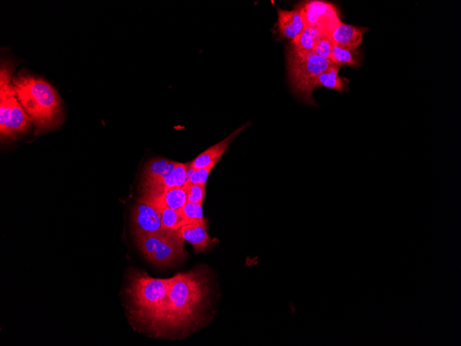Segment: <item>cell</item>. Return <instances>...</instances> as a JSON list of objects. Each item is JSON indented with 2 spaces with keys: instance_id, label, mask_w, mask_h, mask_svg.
<instances>
[{
  "instance_id": "obj_21",
  "label": "cell",
  "mask_w": 461,
  "mask_h": 346,
  "mask_svg": "<svg viewBox=\"0 0 461 346\" xmlns=\"http://www.w3.org/2000/svg\"><path fill=\"white\" fill-rule=\"evenodd\" d=\"M351 52L334 44L331 54V59L334 64L340 66L342 64L354 66L356 64V61Z\"/></svg>"
},
{
  "instance_id": "obj_17",
  "label": "cell",
  "mask_w": 461,
  "mask_h": 346,
  "mask_svg": "<svg viewBox=\"0 0 461 346\" xmlns=\"http://www.w3.org/2000/svg\"><path fill=\"white\" fill-rule=\"evenodd\" d=\"M163 229L179 230L183 226L188 224L179 211L161 207L157 209Z\"/></svg>"
},
{
  "instance_id": "obj_5",
  "label": "cell",
  "mask_w": 461,
  "mask_h": 346,
  "mask_svg": "<svg viewBox=\"0 0 461 346\" xmlns=\"http://www.w3.org/2000/svg\"><path fill=\"white\" fill-rule=\"evenodd\" d=\"M12 67L2 63L0 72V132L4 137H14L30 126L31 119L19 102L12 82Z\"/></svg>"
},
{
  "instance_id": "obj_2",
  "label": "cell",
  "mask_w": 461,
  "mask_h": 346,
  "mask_svg": "<svg viewBox=\"0 0 461 346\" xmlns=\"http://www.w3.org/2000/svg\"><path fill=\"white\" fill-rule=\"evenodd\" d=\"M170 281L171 278H155L137 271L126 289L133 319L157 337L164 336Z\"/></svg>"
},
{
  "instance_id": "obj_10",
  "label": "cell",
  "mask_w": 461,
  "mask_h": 346,
  "mask_svg": "<svg viewBox=\"0 0 461 346\" xmlns=\"http://www.w3.org/2000/svg\"><path fill=\"white\" fill-rule=\"evenodd\" d=\"M277 17L278 30L282 36L293 40L303 32L304 23L298 8L292 10L278 8Z\"/></svg>"
},
{
  "instance_id": "obj_8",
  "label": "cell",
  "mask_w": 461,
  "mask_h": 346,
  "mask_svg": "<svg viewBox=\"0 0 461 346\" xmlns=\"http://www.w3.org/2000/svg\"><path fill=\"white\" fill-rule=\"evenodd\" d=\"M131 220L132 230L135 236L154 233L163 230L157 209L141 198L133 208Z\"/></svg>"
},
{
  "instance_id": "obj_22",
  "label": "cell",
  "mask_w": 461,
  "mask_h": 346,
  "mask_svg": "<svg viewBox=\"0 0 461 346\" xmlns=\"http://www.w3.org/2000/svg\"><path fill=\"white\" fill-rule=\"evenodd\" d=\"M333 44L331 36L323 35L316 41L314 52L322 57L331 59Z\"/></svg>"
},
{
  "instance_id": "obj_20",
  "label": "cell",
  "mask_w": 461,
  "mask_h": 346,
  "mask_svg": "<svg viewBox=\"0 0 461 346\" xmlns=\"http://www.w3.org/2000/svg\"><path fill=\"white\" fill-rule=\"evenodd\" d=\"M184 187L186 190L188 202L202 204L206 193V185L185 183Z\"/></svg>"
},
{
  "instance_id": "obj_4",
  "label": "cell",
  "mask_w": 461,
  "mask_h": 346,
  "mask_svg": "<svg viewBox=\"0 0 461 346\" xmlns=\"http://www.w3.org/2000/svg\"><path fill=\"white\" fill-rule=\"evenodd\" d=\"M286 57L288 81L293 93L306 104L317 106L313 97L316 80L333 61L314 52L297 51L291 46L287 48Z\"/></svg>"
},
{
  "instance_id": "obj_15",
  "label": "cell",
  "mask_w": 461,
  "mask_h": 346,
  "mask_svg": "<svg viewBox=\"0 0 461 346\" xmlns=\"http://www.w3.org/2000/svg\"><path fill=\"white\" fill-rule=\"evenodd\" d=\"M182 238L190 242L196 252L203 251L211 245L212 240L206 231V225L192 223L179 229Z\"/></svg>"
},
{
  "instance_id": "obj_3",
  "label": "cell",
  "mask_w": 461,
  "mask_h": 346,
  "mask_svg": "<svg viewBox=\"0 0 461 346\" xmlns=\"http://www.w3.org/2000/svg\"><path fill=\"white\" fill-rule=\"evenodd\" d=\"M12 84L19 102L35 125L36 135L59 124L60 100L50 84L26 74L13 77Z\"/></svg>"
},
{
  "instance_id": "obj_23",
  "label": "cell",
  "mask_w": 461,
  "mask_h": 346,
  "mask_svg": "<svg viewBox=\"0 0 461 346\" xmlns=\"http://www.w3.org/2000/svg\"><path fill=\"white\" fill-rule=\"evenodd\" d=\"M219 160H215L209 165L199 169H196L190 176L186 183L199 184L206 185L208 175Z\"/></svg>"
},
{
  "instance_id": "obj_13",
  "label": "cell",
  "mask_w": 461,
  "mask_h": 346,
  "mask_svg": "<svg viewBox=\"0 0 461 346\" xmlns=\"http://www.w3.org/2000/svg\"><path fill=\"white\" fill-rule=\"evenodd\" d=\"M177 162L164 157H156L149 160L143 171V186L157 183L173 171Z\"/></svg>"
},
{
  "instance_id": "obj_18",
  "label": "cell",
  "mask_w": 461,
  "mask_h": 346,
  "mask_svg": "<svg viewBox=\"0 0 461 346\" xmlns=\"http://www.w3.org/2000/svg\"><path fill=\"white\" fill-rule=\"evenodd\" d=\"M179 212L188 224H207L203 215L202 204H193L187 202Z\"/></svg>"
},
{
  "instance_id": "obj_12",
  "label": "cell",
  "mask_w": 461,
  "mask_h": 346,
  "mask_svg": "<svg viewBox=\"0 0 461 346\" xmlns=\"http://www.w3.org/2000/svg\"><path fill=\"white\" fill-rule=\"evenodd\" d=\"M188 166V162H177L173 171L166 178L157 183L144 186L143 195L155 196L166 189L184 186L186 181V175Z\"/></svg>"
},
{
  "instance_id": "obj_11",
  "label": "cell",
  "mask_w": 461,
  "mask_h": 346,
  "mask_svg": "<svg viewBox=\"0 0 461 346\" xmlns=\"http://www.w3.org/2000/svg\"><path fill=\"white\" fill-rule=\"evenodd\" d=\"M141 198L151 203L157 209L166 207L177 211H180L187 202L184 186L166 189L155 196L142 195Z\"/></svg>"
},
{
  "instance_id": "obj_9",
  "label": "cell",
  "mask_w": 461,
  "mask_h": 346,
  "mask_svg": "<svg viewBox=\"0 0 461 346\" xmlns=\"http://www.w3.org/2000/svg\"><path fill=\"white\" fill-rule=\"evenodd\" d=\"M250 124L251 123L244 124L227 137L203 151L190 162V165L196 170L204 168L215 160H220L221 157L226 153L230 143Z\"/></svg>"
},
{
  "instance_id": "obj_14",
  "label": "cell",
  "mask_w": 461,
  "mask_h": 346,
  "mask_svg": "<svg viewBox=\"0 0 461 346\" xmlns=\"http://www.w3.org/2000/svg\"><path fill=\"white\" fill-rule=\"evenodd\" d=\"M364 32L361 28L341 23L333 31L331 37L335 45L353 51L361 44Z\"/></svg>"
},
{
  "instance_id": "obj_7",
  "label": "cell",
  "mask_w": 461,
  "mask_h": 346,
  "mask_svg": "<svg viewBox=\"0 0 461 346\" xmlns=\"http://www.w3.org/2000/svg\"><path fill=\"white\" fill-rule=\"evenodd\" d=\"M304 27L315 28L324 35L332 36L342 23L335 6L322 1H308L298 7Z\"/></svg>"
},
{
  "instance_id": "obj_16",
  "label": "cell",
  "mask_w": 461,
  "mask_h": 346,
  "mask_svg": "<svg viewBox=\"0 0 461 346\" xmlns=\"http://www.w3.org/2000/svg\"><path fill=\"white\" fill-rule=\"evenodd\" d=\"M340 66L333 64L321 73L316 80V86H322L337 91H343L345 84L338 75Z\"/></svg>"
},
{
  "instance_id": "obj_1",
  "label": "cell",
  "mask_w": 461,
  "mask_h": 346,
  "mask_svg": "<svg viewBox=\"0 0 461 346\" xmlns=\"http://www.w3.org/2000/svg\"><path fill=\"white\" fill-rule=\"evenodd\" d=\"M203 270L179 273L171 278L164 336H186L204 322L209 294Z\"/></svg>"
},
{
  "instance_id": "obj_6",
  "label": "cell",
  "mask_w": 461,
  "mask_h": 346,
  "mask_svg": "<svg viewBox=\"0 0 461 346\" xmlns=\"http://www.w3.org/2000/svg\"><path fill=\"white\" fill-rule=\"evenodd\" d=\"M135 238L144 256L157 265H171L186 255L184 240L179 230L163 229L154 233L135 236Z\"/></svg>"
},
{
  "instance_id": "obj_19",
  "label": "cell",
  "mask_w": 461,
  "mask_h": 346,
  "mask_svg": "<svg viewBox=\"0 0 461 346\" xmlns=\"http://www.w3.org/2000/svg\"><path fill=\"white\" fill-rule=\"evenodd\" d=\"M316 41L308 34L304 31L291 40V46L300 52H314Z\"/></svg>"
}]
</instances>
